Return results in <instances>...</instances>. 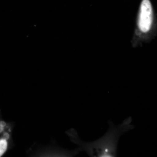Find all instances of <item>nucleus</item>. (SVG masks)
I'll return each mask as SVG.
<instances>
[{
	"mask_svg": "<svg viewBox=\"0 0 157 157\" xmlns=\"http://www.w3.org/2000/svg\"><path fill=\"white\" fill-rule=\"evenodd\" d=\"M4 138H6V139H8V138H9V135L8 134V133H6L4 134Z\"/></svg>",
	"mask_w": 157,
	"mask_h": 157,
	"instance_id": "5",
	"label": "nucleus"
},
{
	"mask_svg": "<svg viewBox=\"0 0 157 157\" xmlns=\"http://www.w3.org/2000/svg\"><path fill=\"white\" fill-rule=\"evenodd\" d=\"M131 117L126 119L118 126L113 124L109 121V128L107 133L98 140L90 142H83L75 137V134H71L75 143L80 145L90 157H115L117 156V143L121 135L129 130L135 128L131 124Z\"/></svg>",
	"mask_w": 157,
	"mask_h": 157,
	"instance_id": "1",
	"label": "nucleus"
},
{
	"mask_svg": "<svg viewBox=\"0 0 157 157\" xmlns=\"http://www.w3.org/2000/svg\"><path fill=\"white\" fill-rule=\"evenodd\" d=\"M153 12L151 3L149 0H143L140 6L138 27L143 33H147L151 28Z\"/></svg>",
	"mask_w": 157,
	"mask_h": 157,
	"instance_id": "2",
	"label": "nucleus"
},
{
	"mask_svg": "<svg viewBox=\"0 0 157 157\" xmlns=\"http://www.w3.org/2000/svg\"><path fill=\"white\" fill-rule=\"evenodd\" d=\"M8 147V142L7 139L2 138L0 139V156L2 155L7 150Z\"/></svg>",
	"mask_w": 157,
	"mask_h": 157,
	"instance_id": "3",
	"label": "nucleus"
},
{
	"mask_svg": "<svg viewBox=\"0 0 157 157\" xmlns=\"http://www.w3.org/2000/svg\"><path fill=\"white\" fill-rule=\"evenodd\" d=\"M5 125L6 124L4 121L0 122V133L3 132Z\"/></svg>",
	"mask_w": 157,
	"mask_h": 157,
	"instance_id": "4",
	"label": "nucleus"
}]
</instances>
